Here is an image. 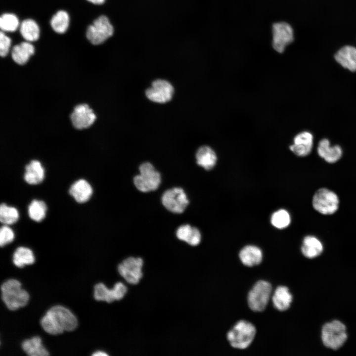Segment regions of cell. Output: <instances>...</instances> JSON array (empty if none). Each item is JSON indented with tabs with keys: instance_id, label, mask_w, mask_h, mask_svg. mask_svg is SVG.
I'll return each mask as SVG.
<instances>
[{
	"instance_id": "1",
	"label": "cell",
	"mask_w": 356,
	"mask_h": 356,
	"mask_svg": "<svg viewBox=\"0 0 356 356\" xmlns=\"http://www.w3.org/2000/svg\"><path fill=\"white\" fill-rule=\"evenodd\" d=\"M40 323L47 333L57 335L65 331L74 330L77 326L78 320L68 309L61 306H55L47 311Z\"/></svg>"
},
{
	"instance_id": "2",
	"label": "cell",
	"mask_w": 356,
	"mask_h": 356,
	"mask_svg": "<svg viewBox=\"0 0 356 356\" xmlns=\"http://www.w3.org/2000/svg\"><path fill=\"white\" fill-rule=\"evenodd\" d=\"M21 286V283L14 279L6 281L1 286V299L10 310L24 307L28 302L29 295Z\"/></svg>"
},
{
	"instance_id": "3",
	"label": "cell",
	"mask_w": 356,
	"mask_h": 356,
	"mask_svg": "<svg viewBox=\"0 0 356 356\" xmlns=\"http://www.w3.org/2000/svg\"><path fill=\"white\" fill-rule=\"evenodd\" d=\"M256 334L253 324L246 320H240L227 333V339L233 348L245 349L252 343Z\"/></svg>"
},
{
	"instance_id": "4",
	"label": "cell",
	"mask_w": 356,
	"mask_h": 356,
	"mask_svg": "<svg viewBox=\"0 0 356 356\" xmlns=\"http://www.w3.org/2000/svg\"><path fill=\"white\" fill-rule=\"evenodd\" d=\"M139 174L134 178L135 187L142 192L156 190L161 182V176L149 162H144L139 167Z\"/></svg>"
},
{
	"instance_id": "5",
	"label": "cell",
	"mask_w": 356,
	"mask_h": 356,
	"mask_svg": "<svg viewBox=\"0 0 356 356\" xmlns=\"http://www.w3.org/2000/svg\"><path fill=\"white\" fill-rule=\"evenodd\" d=\"M321 339L326 347L333 350L340 348L347 339L346 326L338 320L325 324L321 331Z\"/></svg>"
},
{
	"instance_id": "6",
	"label": "cell",
	"mask_w": 356,
	"mask_h": 356,
	"mask_svg": "<svg viewBox=\"0 0 356 356\" xmlns=\"http://www.w3.org/2000/svg\"><path fill=\"white\" fill-rule=\"evenodd\" d=\"M271 292L272 287L268 282H257L248 294L247 302L250 309L254 312L263 311L267 305Z\"/></svg>"
},
{
	"instance_id": "7",
	"label": "cell",
	"mask_w": 356,
	"mask_h": 356,
	"mask_svg": "<svg viewBox=\"0 0 356 356\" xmlns=\"http://www.w3.org/2000/svg\"><path fill=\"white\" fill-rule=\"evenodd\" d=\"M312 204L314 209L319 213L332 215L338 209L339 199L333 191L326 188H321L314 194Z\"/></svg>"
},
{
	"instance_id": "8",
	"label": "cell",
	"mask_w": 356,
	"mask_h": 356,
	"mask_svg": "<svg viewBox=\"0 0 356 356\" xmlns=\"http://www.w3.org/2000/svg\"><path fill=\"white\" fill-rule=\"evenodd\" d=\"M113 32V27L108 18L104 15H101L89 26L86 37L92 44L98 45L111 37Z\"/></svg>"
},
{
	"instance_id": "9",
	"label": "cell",
	"mask_w": 356,
	"mask_h": 356,
	"mask_svg": "<svg viewBox=\"0 0 356 356\" xmlns=\"http://www.w3.org/2000/svg\"><path fill=\"white\" fill-rule=\"evenodd\" d=\"M162 203L168 211L176 214H181L189 204L186 194L181 187H173L166 190L163 194Z\"/></svg>"
},
{
	"instance_id": "10",
	"label": "cell",
	"mask_w": 356,
	"mask_h": 356,
	"mask_svg": "<svg viewBox=\"0 0 356 356\" xmlns=\"http://www.w3.org/2000/svg\"><path fill=\"white\" fill-rule=\"evenodd\" d=\"M143 260L139 257H128L118 266L120 275L131 284H137L142 277Z\"/></svg>"
},
{
	"instance_id": "11",
	"label": "cell",
	"mask_w": 356,
	"mask_h": 356,
	"mask_svg": "<svg viewBox=\"0 0 356 356\" xmlns=\"http://www.w3.org/2000/svg\"><path fill=\"white\" fill-rule=\"evenodd\" d=\"M272 33V47L279 53H282L286 46L293 41V30L291 25L285 22L273 24Z\"/></svg>"
},
{
	"instance_id": "12",
	"label": "cell",
	"mask_w": 356,
	"mask_h": 356,
	"mask_svg": "<svg viewBox=\"0 0 356 356\" xmlns=\"http://www.w3.org/2000/svg\"><path fill=\"white\" fill-rule=\"evenodd\" d=\"M174 92L173 86L167 81L157 79L153 81L151 86L147 89L145 93L151 101L159 103L169 101Z\"/></svg>"
},
{
	"instance_id": "13",
	"label": "cell",
	"mask_w": 356,
	"mask_h": 356,
	"mask_svg": "<svg viewBox=\"0 0 356 356\" xmlns=\"http://www.w3.org/2000/svg\"><path fill=\"white\" fill-rule=\"evenodd\" d=\"M127 292V286L121 282H117L111 289L103 283H99L94 287V297L96 300L105 301L108 303L120 300Z\"/></svg>"
},
{
	"instance_id": "14",
	"label": "cell",
	"mask_w": 356,
	"mask_h": 356,
	"mask_svg": "<svg viewBox=\"0 0 356 356\" xmlns=\"http://www.w3.org/2000/svg\"><path fill=\"white\" fill-rule=\"evenodd\" d=\"M70 118L74 128L81 130L90 127L94 122L96 116L88 104H82L75 107Z\"/></svg>"
},
{
	"instance_id": "15",
	"label": "cell",
	"mask_w": 356,
	"mask_h": 356,
	"mask_svg": "<svg viewBox=\"0 0 356 356\" xmlns=\"http://www.w3.org/2000/svg\"><path fill=\"white\" fill-rule=\"evenodd\" d=\"M313 136L309 132H303L294 138V143L289 148L295 154L300 157L309 155L312 148Z\"/></svg>"
},
{
	"instance_id": "16",
	"label": "cell",
	"mask_w": 356,
	"mask_h": 356,
	"mask_svg": "<svg viewBox=\"0 0 356 356\" xmlns=\"http://www.w3.org/2000/svg\"><path fill=\"white\" fill-rule=\"evenodd\" d=\"M318 155L325 161L333 163L338 161L342 155V150L339 145L331 146L327 139L321 140L318 145Z\"/></svg>"
},
{
	"instance_id": "17",
	"label": "cell",
	"mask_w": 356,
	"mask_h": 356,
	"mask_svg": "<svg viewBox=\"0 0 356 356\" xmlns=\"http://www.w3.org/2000/svg\"><path fill=\"white\" fill-rule=\"evenodd\" d=\"M69 192L78 203H83L90 199L92 194V188L87 180L80 179L71 186Z\"/></svg>"
},
{
	"instance_id": "18",
	"label": "cell",
	"mask_w": 356,
	"mask_h": 356,
	"mask_svg": "<svg viewBox=\"0 0 356 356\" xmlns=\"http://www.w3.org/2000/svg\"><path fill=\"white\" fill-rule=\"evenodd\" d=\"M239 257L244 265L251 267L261 263L263 253L258 247L249 245L241 249L239 253Z\"/></svg>"
},
{
	"instance_id": "19",
	"label": "cell",
	"mask_w": 356,
	"mask_h": 356,
	"mask_svg": "<svg viewBox=\"0 0 356 356\" xmlns=\"http://www.w3.org/2000/svg\"><path fill=\"white\" fill-rule=\"evenodd\" d=\"M335 58L344 68L356 71V48L347 45L341 48L335 54Z\"/></svg>"
},
{
	"instance_id": "20",
	"label": "cell",
	"mask_w": 356,
	"mask_h": 356,
	"mask_svg": "<svg viewBox=\"0 0 356 356\" xmlns=\"http://www.w3.org/2000/svg\"><path fill=\"white\" fill-rule=\"evenodd\" d=\"M176 234L179 240L184 241L191 246H197L201 241V234L199 230L188 224L179 226L177 229Z\"/></svg>"
},
{
	"instance_id": "21",
	"label": "cell",
	"mask_w": 356,
	"mask_h": 356,
	"mask_svg": "<svg viewBox=\"0 0 356 356\" xmlns=\"http://www.w3.org/2000/svg\"><path fill=\"white\" fill-rule=\"evenodd\" d=\"M44 177V170L41 163L37 160H32L25 167L24 180L30 184H38L43 181Z\"/></svg>"
},
{
	"instance_id": "22",
	"label": "cell",
	"mask_w": 356,
	"mask_h": 356,
	"mask_svg": "<svg viewBox=\"0 0 356 356\" xmlns=\"http://www.w3.org/2000/svg\"><path fill=\"white\" fill-rule=\"evenodd\" d=\"M195 157L197 164L206 170L212 169L217 161L216 153L208 146L200 147L197 150Z\"/></svg>"
},
{
	"instance_id": "23",
	"label": "cell",
	"mask_w": 356,
	"mask_h": 356,
	"mask_svg": "<svg viewBox=\"0 0 356 356\" xmlns=\"http://www.w3.org/2000/svg\"><path fill=\"white\" fill-rule=\"evenodd\" d=\"M293 296L288 288L280 286L276 288L272 296L274 307L279 311L288 310L292 302Z\"/></svg>"
},
{
	"instance_id": "24",
	"label": "cell",
	"mask_w": 356,
	"mask_h": 356,
	"mask_svg": "<svg viewBox=\"0 0 356 356\" xmlns=\"http://www.w3.org/2000/svg\"><path fill=\"white\" fill-rule=\"evenodd\" d=\"M35 52L34 46L29 42H23L13 46L11 56L15 62L24 65Z\"/></svg>"
},
{
	"instance_id": "25",
	"label": "cell",
	"mask_w": 356,
	"mask_h": 356,
	"mask_svg": "<svg viewBox=\"0 0 356 356\" xmlns=\"http://www.w3.org/2000/svg\"><path fill=\"white\" fill-rule=\"evenodd\" d=\"M323 249L322 244L316 237L308 235L304 237L301 247V251L306 257L315 258L321 254Z\"/></svg>"
},
{
	"instance_id": "26",
	"label": "cell",
	"mask_w": 356,
	"mask_h": 356,
	"mask_svg": "<svg viewBox=\"0 0 356 356\" xmlns=\"http://www.w3.org/2000/svg\"><path fill=\"white\" fill-rule=\"evenodd\" d=\"M22 348L26 354L30 356H48V351L42 343V340L38 336L25 340L22 343Z\"/></svg>"
},
{
	"instance_id": "27",
	"label": "cell",
	"mask_w": 356,
	"mask_h": 356,
	"mask_svg": "<svg viewBox=\"0 0 356 356\" xmlns=\"http://www.w3.org/2000/svg\"><path fill=\"white\" fill-rule=\"evenodd\" d=\"M20 32L22 37L27 42H34L40 37V29L37 23L33 19H27L20 25Z\"/></svg>"
},
{
	"instance_id": "28",
	"label": "cell",
	"mask_w": 356,
	"mask_h": 356,
	"mask_svg": "<svg viewBox=\"0 0 356 356\" xmlns=\"http://www.w3.org/2000/svg\"><path fill=\"white\" fill-rule=\"evenodd\" d=\"M35 262V257L32 251L24 247L17 248L13 255V262L19 267H22L25 265L33 264Z\"/></svg>"
},
{
	"instance_id": "29",
	"label": "cell",
	"mask_w": 356,
	"mask_h": 356,
	"mask_svg": "<svg viewBox=\"0 0 356 356\" xmlns=\"http://www.w3.org/2000/svg\"><path fill=\"white\" fill-rule=\"evenodd\" d=\"M69 16L64 10L57 11L51 18L50 25L52 29L58 34H63L69 25Z\"/></svg>"
},
{
	"instance_id": "30",
	"label": "cell",
	"mask_w": 356,
	"mask_h": 356,
	"mask_svg": "<svg viewBox=\"0 0 356 356\" xmlns=\"http://www.w3.org/2000/svg\"><path fill=\"white\" fill-rule=\"evenodd\" d=\"M47 211L45 203L41 200H34L29 204L28 208L29 217L36 222H41L45 217Z\"/></svg>"
},
{
	"instance_id": "31",
	"label": "cell",
	"mask_w": 356,
	"mask_h": 356,
	"mask_svg": "<svg viewBox=\"0 0 356 356\" xmlns=\"http://www.w3.org/2000/svg\"><path fill=\"white\" fill-rule=\"evenodd\" d=\"M272 226L277 229H284L288 227L291 222V216L285 209H279L273 213L270 217Z\"/></svg>"
},
{
	"instance_id": "32",
	"label": "cell",
	"mask_w": 356,
	"mask_h": 356,
	"mask_svg": "<svg viewBox=\"0 0 356 356\" xmlns=\"http://www.w3.org/2000/svg\"><path fill=\"white\" fill-rule=\"evenodd\" d=\"M19 219V213L16 208L8 206L5 203H2L0 206V221L1 222L7 224H12L16 222Z\"/></svg>"
},
{
	"instance_id": "33",
	"label": "cell",
	"mask_w": 356,
	"mask_h": 356,
	"mask_svg": "<svg viewBox=\"0 0 356 356\" xmlns=\"http://www.w3.org/2000/svg\"><path fill=\"white\" fill-rule=\"evenodd\" d=\"M19 26L17 17L14 14L6 13L0 18V27L3 32H14Z\"/></svg>"
},
{
	"instance_id": "34",
	"label": "cell",
	"mask_w": 356,
	"mask_h": 356,
	"mask_svg": "<svg viewBox=\"0 0 356 356\" xmlns=\"http://www.w3.org/2000/svg\"><path fill=\"white\" fill-rule=\"evenodd\" d=\"M14 238L12 230L7 225L1 226L0 229V245L3 247L11 242Z\"/></svg>"
},
{
	"instance_id": "35",
	"label": "cell",
	"mask_w": 356,
	"mask_h": 356,
	"mask_svg": "<svg viewBox=\"0 0 356 356\" xmlns=\"http://www.w3.org/2000/svg\"><path fill=\"white\" fill-rule=\"evenodd\" d=\"M11 44V39L3 31L0 33V54L1 57L6 56Z\"/></svg>"
},
{
	"instance_id": "36",
	"label": "cell",
	"mask_w": 356,
	"mask_h": 356,
	"mask_svg": "<svg viewBox=\"0 0 356 356\" xmlns=\"http://www.w3.org/2000/svg\"><path fill=\"white\" fill-rule=\"evenodd\" d=\"M93 356H108V355L103 351H97L94 352L92 355Z\"/></svg>"
},
{
	"instance_id": "37",
	"label": "cell",
	"mask_w": 356,
	"mask_h": 356,
	"mask_svg": "<svg viewBox=\"0 0 356 356\" xmlns=\"http://www.w3.org/2000/svg\"><path fill=\"white\" fill-rule=\"evenodd\" d=\"M91 3L95 4H101L104 3L105 0H87Z\"/></svg>"
}]
</instances>
